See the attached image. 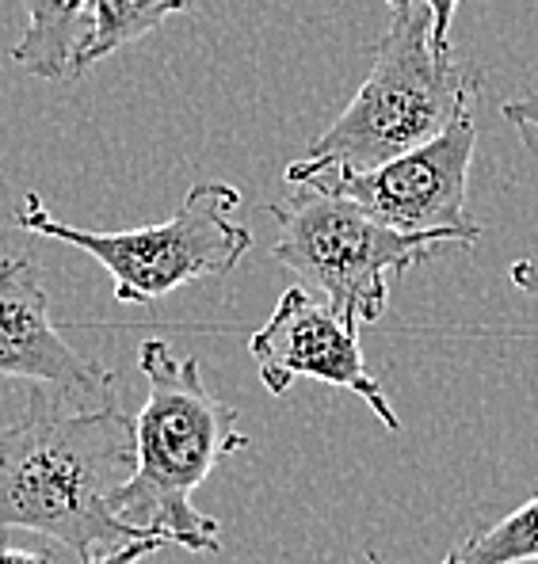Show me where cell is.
I'll use <instances>...</instances> for the list:
<instances>
[{
  "label": "cell",
  "instance_id": "3",
  "mask_svg": "<svg viewBox=\"0 0 538 564\" xmlns=\"http://www.w3.org/2000/svg\"><path fill=\"white\" fill-rule=\"evenodd\" d=\"M482 85V69L462 65L454 50H435L432 8L424 0L390 4L367 80L310 153L287 169V184L321 169L367 172L424 145L477 104Z\"/></svg>",
  "mask_w": 538,
  "mask_h": 564
},
{
  "label": "cell",
  "instance_id": "1",
  "mask_svg": "<svg viewBox=\"0 0 538 564\" xmlns=\"http://www.w3.org/2000/svg\"><path fill=\"white\" fill-rule=\"evenodd\" d=\"M134 458V416L122 401L77 404L31 389L28 412L0 427V530L43 534L80 561L157 538L111 511Z\"/></svg>",
  "mask_w": 538,
  "mask_h": 564
},
{
  "label": "cell",
  "instance_id": "12",
  "mask_svg": "<svg viewBox=\"0 0 538 564\" xmlns=\"http://www.w3.org/2000/svg\"><path fill=\"white\" fill-rule=\"evenodd\" d=\"M164 538H146V542H130L122 550L107 553V557H96V561H80V564H138L146 553H157L164 550ZM0 564H54L46 553H31V550H15V545H0Z\"/></svg>",
  "mask_w": 538,
  "mask_h": 564
},
{
  "label": "cell",
  "instance_id": "11",
  "mask_svg": "<svg viewBox=\"0 0 538 564\" xmlns=\"http://www.w3.org/2000/svg\"><path fill=\"white\" fill-rule=\"evenodd\" d=\"M538 561V496L493 527L462 538L440 564H527Z\"/></svg>",
  "mask_w": 538,
  "mask_h": 564
},
{
  "label": "cell",
  "instance_id": "17",
  "mask_svg": "<svg viewBox=\"0 0 538 564\" xmlns=\"http://www.w3.org/2000/svg\"><path fill=\"white\" fill-rule=\"evenodd\" d=\"M386 4H401V0H386Z\"/></svg>",
  "mask_w": 538,
  "mask_h": 564
},
{
  "label": "cell",
  "instance_id": "5",
  "mask_svg": "<svg viewBox=\"0 0 538 564\" xmlns=\"http://www.w3.org/2000/svg\"><path fill=\"white\" fill-rule=\"evenodd\" d=\"M237 206L241 191L234 184H195L161 226L88 234L54 218L43 198L28 191L15 206V226L46 240H65L93 256L111 275L119 305H149L198 279H226L245 260L252 234L234 221Z\"/></svg>",
  "mask_w": 538,
  "mask_h": 564
},
{
  "label": "cell",
  "instance_id": "16",
  "mask_svg": "<svg viewBox=\"0 0 538 564\" xmlns=\"http://www.w3.org/2000/svg\"><path fill=\"white\" fill-rule=\"evenodd\" d=\"M367 561H370V564H386L383 557H378V553H367Z\"/></svg>",
  "mask_w": 538,
  "mask_h": 564
},
{
  "label": "cell",
  "instance_id": "10",
  "mask_svg": "<svg viewBox=\"0 0 538 564\" xmlns=\"http://www.w3.org/2000/svg\"><path fill=\"white\" fill-rule=\"evenodd\" d=\"M192 0H93V28L73 57L69 77H85L104 57L153 35L169 15L187 12Z\"/></svg>",
  "mask_w": 538,
  "mask_h": 564
},
{
  "label": "cell",
  "instance_id": "8",
  "mask_svg": "<svg viewBox=\"0 0 538 564\" xmlns=\"http://www.w3.org/2000/svg\"><path fill=\"white\" fill-rule=\"evenodd\" d=\"M0 381H31L77 404L115 401L111 370L50 321L43 268L31 256H0Z\"/></svg>",
  "mask_w": 538,
  "mask_h": 564
},
{
  "label": "cell",
  "instance_id": "15",
  "mask_svg": "<svg viewBox=\"0 0 538 564\" xmlns=\"http://www.w3.org/2000/svg\"><path fill=\"white\" fill-rule=\"evenodd\" d=\"M512 282H516L524 294H531V297H538V260H516L512 263Z\"/></svg>",
  "mask_w": 538,
  "mask_h": 564
},
{
  "label": "cell",
  "instance_id": "7",
  "mask_svg": "<svg viewBox=\"0 0 538 564\" xmlns=\"http://www.w3.org/2000/svg\"><path fill=\"white\" fill-rule=\"evenodd\" d=\"M248 355L260 367L271 397H283L298 378L352 389L386 431H401V416L386 397V386L367 370L359 328H352L329 302H318L302 282L283 290L271 317L248 336Z\"/></svg>",
  "mask_w": 538,
  "mask_h": 564
},
{
  "label": "cell",
  "instance_id": "14",
  "mask_svg": "<svg viewBox=\"0 0 538 564\" xmlns=\"http://www.w3.org/2000/svg\"><path fill=\"white\" fill-rule=\"evenodd\" d=\"M432 8V43L435 50H451V28L454 12H459V0H424Z\"/></svg>",
  "mask_w": 538,
  "mask_h": 564
},
{
  "label": "cell",
  "instance_id": "13",
  "mask_svg": "<svg viewBox=\"0 0 538 564\" xmlns=\"http://www.w3.org/2000/svg\"><path fill=\"white\" fill-rule=\"evenodd\" d=\"M501 115L512 122V127L524 130L527 138H535L538 134V88L527 96H519V99H508V104L501 107Z\"/></svg>",
  "mask_w": 538,
  "mask_h": 564
},
{
  "label": "cell",
  "instance_id": "2",
  "mask_svg": "<svg viewBox=\"0 0 538 564\" xmlns=\"http://www.w3.org/2000/svg\"><path fill=\"white\" fill-rule=\"evenodd\" d=\"M138 370L146 375V404L134 416V473L111 492V511L187 553H218L222 522L192 503V492L222 458L248 451L237 431V409L211 397L198 359H176L164 339H142Z\"/></svg>",
  "mask_w": 538,
  "mask_h": 564
},
{
  "label": "cell",
  "instance_id": "9",
  "mask_svg": "<svg viewBox=\"0 0 538 564\" xmlns=\"http://www.w3.org/2000/svg\"><path fill=\"white\" fill-rule=\"evenodd\" d=\"M28 28L12 46V62L39 80H65L93 28V0H20Z\"/></svg>",
  "mask_w": 538,
  "mask_h": 564
},
{
  "label": "cell",
  "instance_id": "6",
  "mask_svg": "<svg viewBox=\"0 0 538 564\" xmlns=\"http://www.w3.org/2000/svg\"><path fill=\"white\" fill-rule=\"evenodd\" d=\"M470 104L446 130L432 141L394 156L367 172H344V169H321L305 180H318L321 187L341 191L367 206L375 218L401 234H451L462 245H477L485 229L470 218L466 187H470V164L477 153V119ZM302 184V180H294Z\"/></svg>",
  "mask_w": 538,
  "mask_h": 564
},
{
  "label": "cell",
  "instance_id": "4",
  "mask_svg": "<svg viewBox=\"0 0 538 564\" xmlns=\"http://www.w3.org/2000/svg\"><path fill=\"white\" fill-rule=\"evenodd\" d=\"M291 198L263 210L279 221L271 260L318 290L352 328L375 325L390 310V279L435 260L446 248H466L451 234H401L341 191L318 180L287 184Z\"/></svg>",
  "mask_w": 538,
  "mask_h": 564
}]
</instances>
